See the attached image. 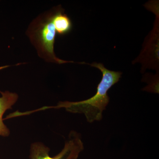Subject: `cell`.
Segmentation results:
<instances>
[{"mask_svg": "<svg viewBox=\"0 0 159 159\" xmlns=\"http://www.w3.org/2000/svg\"><path fill=\"white\" fill-rule=\"evenodd\" d=\"M91 66L99 69L102 74V79L97 86V93L93 97L77 102L60 101L55 106L45 107L42 109L64 108L69 112L84 114L90 123L101 120L102 111L109 102L107 92L119 81L122 74L121 72L110 70L101 63L94 62Z\"/></svg>", "mask_w": 159, "mask_h": 159, "instance_id": "1", "label": "cell"}, {"mask_svg": "<svg viewBox=\"0 0 159 159\" xmlns=\"http://www.w3.org/2000/svg\"><path fill=\"white\" fill-rule=\"evenodd\" d=\"M57 6L43 12L29 25L26 34L39 56L48 62L61 64L72 62L60 59L54 53L56 32L53 23Z\"/></svg>", "mask_w": 159, "mask_h": 159, "instance_id": "2", "label": "cell"}, {"mask_svg": "<svg viewBox=\"0 0 159 159\" xmlns=\"http://www.w3.org/2000/svg\"><path fill=\"white\" fill-rule=\"evenodd\" d=\"M84 150L83 143L79 134L72 131L66 141L64 147L58 154L50 156V148L44 144L36 142L31 144L30 159H77L80 153Z\"/></svg>", "mask_w": 159, "mask_h": 159, "instance_id": "3", "label": "cell"}, {"mask_svg": "<svg viewBox=\"0 0 159 159\" xmlns=\"http://www.w3.org/2000/svg\"><path fill=\"white\" fill-rule=\"evenodd\" d=\"M0 97V136L7 137L10 134V130L4 123L3 116L5 112L12 108V106L17 102L18 95L14 93L6 91L1 92Z\"/></svg>", "mask_w": 159, "mask_h": 159, "instance_id": "4", "label": "cell"}, {"mask_svg": "<svg viewBox=\"0 0 159 159\" xmlns=\"http://www.w3.org/2000/svg\"><path fill=\"white\" fill-rule=\"evenodd\" d=\"M64 11L61 6H57V10L53 19L55 31L59 35H64L69 33L73 27L71 20L65 14Z\"/></svg>", "mask_w": 159, "mask_h": 159, "instance_id": "5", "label": "cell"}]
</instances>
